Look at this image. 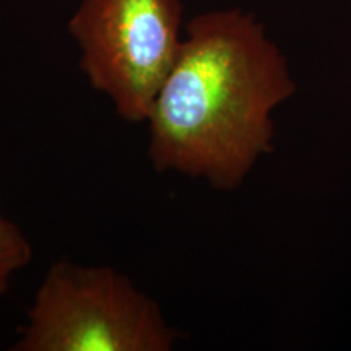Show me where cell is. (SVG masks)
<instances>
[{"label":"cell","mask_w":351,"mask_h":351,"mask_svg":"<svg viewBox=\"0 0 351 351\" xmlns=\"http://www.w3.org/2000/svg\"><path fill=\"white\" fill-rule=\"evenodd\" d=\"M295 93L287 57L252 13H199L147 117L150 163L234 191L274 152V111Z\"/></svg>","instance_id":"1"},{"label":"cell","mask_w":351,"mask_h":351,"mask_svg":"<svg viewBox=\"0 0 351 351\" xmlns=\"http://www.w3.org/2000/svg\"><path fill=\"white\" fill-rule=\"evenodd\" d=\"M179 332L161 306L108 265L49 267L12 351H169Z\"/></svg>","instance_id":"2"},{"label":"cell","mask_w":351,"mask_h":351,"mask_svg":"<svg viewBox=\"0 0 351 351\" xmlns=\"http://www.w3.org/2000/svg\"><path fill=\"white\" fill-rule=\"evenodd\" d=\"M182 13V0H80L70 16L83 75L124 121L147 122L181 49Z\"/></svg>","instance_id":"3"},{"label":"cell","mask_w":351,"mask_h":351,"mask_svg":"<svg viewBox=\"0 0 351 351\" xmlns=\"http://www.w3.org/2000/svg\"><path fill=\"white\" fill-rule=\"evenodd\" d=\"M33 258V245L23 230L0 213V296L10 288L16 271Z\"/></svg>","instance_id":"4"}]
</instances>
